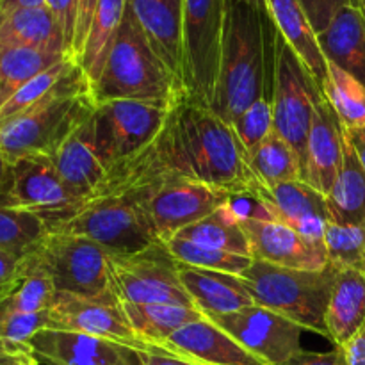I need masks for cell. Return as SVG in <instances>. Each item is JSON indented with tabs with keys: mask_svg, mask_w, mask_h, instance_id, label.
<instances>
[{
	"mask_svg": "<svg viewBox=\"0 0 365 365\" xmlns=\"http://www.w3.org/2000/svg\"><path fill=\"white\" fill-rule=\"evenodd\" d=\"M324 248L328 264L339 267H353L365 273V221L356 225H339L328 221L324 228Z\"/></svg>",
	"mask_w": 365,
	"mask_h": 365,
	"instance_id": "37",
	"label": "cell"
},
{
	"mask_svg": "<svg viewBox=\"0 0 365 365\" xmlns=\"http://www.w3.org/2000/svg\"><path fill=\"white\" fill-rule=\"evenodd\" d=\"M364 14H365V13H364Z\"/></svg>",
	"mask_w": 365,
	"mask_h": 365,
	"instance_id": "54",
	"label": "cell"
},
{
	"mask_svg": "<svg viewBox=\"0 0 365 365\" xmlns=\"http://www.w3.org/2000/svg\"><path fill=\"white\" fill-rule=\"evenodd\" d=\"M228 0H184L182 78L185 98L209 107L216 91Z\"/></svg>",
	"mask_w": 365,
	"mask_h": 365,
	"instance_id": "7",
	"label": "cell"
},
{
	"mask_svg": "<svg viewBox=\"0 0 365 365\" xmlns=\"http://www.w3.org/2000/svg\"><path fill=\"white\" fill-rule=\"evenodd\" d=\"M274 25L267 11L228 0L220 75L210 109L228 125L253 102L271 95Z\"/></svg>",
	"mask_w": 365,
	"mask_h": 365,
	"instance_id": "3",
	"label": "cell"
},
{
	"mask_svg": "<svg viewBox=\"0 0 365 365\" xmlns=\"http://www.w3.org/2000/svg\"><path fill=\"white\" fill-rule=\"evenodd\" d=\"M25 257L50 278L56 292L100 296L110 291L109 252L91 239L48 232Z\"/></svg>",
	"mask_w": 365,
	"mask_h": 365,
	"instance_id": "9",
	"label": "cell"
},
{
	"mask_svg": "<svg viewBox=\"0 0 365 365\" xmlns=\"http://www.w3.org/2000/svg\"><path fill=\"white\" fill-rule=\"evenodd\" d=\"M96 4H98V0H77V21H75V38L73 48H71V59L75 63H78V59L82 56V50H84Z\"/></svg>",
	"mask_w": 365,
	"mask_h": 365,
	"instance_id": "42",
	"label": "cell"
},
{
	"mask_svg": "<svg viewBox=\"0 0 365 365\" xmlns=\"http://www.w3.org/2000/svg\"><path fill=\"white\" fill-rule=\"evenodd\" d=\"M241 225L253 260L302 271H321L328 266L324 245L310 241L282 221L264 214H241Z\"/></svg>",
	"mask_w": 365,
	"mask_h": 365,
	"instance_id": "15",
	"label": "cell"
},
{
	"mask_svg": "<svg viewBox=\"0 0 365 365\" xmlns=\"http://www.w3.org/2000/svg\"><path fill=\"white\" fill-rule=\"evenodd\" d=\"M323 96L346 130L365 128V84L359 78L337 64L328 63Z\"/></svg>",
	"mask_w": 365,
	"mask_h": 365,
	"instance_id": "34",
	"label": "cell"
},
{
	"mask_svg": "<svg viewBox=\"0 0 365 365\" xmlns=\"http://www.w3.org/2000/svg\"><path fill=\"white\" fill-rule=\"evenodd\" d=\"M16 365H39V362H38V359H36V356H31V359L24 360V362H20Z\"/></svg>",
	"mask_w": 365,
	"mask_h": 365,
	"instance_id": "51",
	"label": "cell"
},
{
	"mask_svg": "<svg viewBox=\"0 0 365 365\" xmlns=\"http://www.w3.org/2000/svg\"><path fill=\"white\" fill-rule=\"evenodd\" d=\"M344 127L324 96L314 106V118L307 139L303 180L323 196L330 195L344 159Z\"/></svg>",
	"mask_w": 365,
	"mask_h": 365,
	"instance_id": "21",
	"label": "cell"
},
{
	"mask_svg": "<svg viewBox=\"0 0 365 365\" xmlns=\"http://www.w3.org/2000/svg\"><path fill=\"white\" fill-rule=\"evenodd\" d=\"M173 107L171 103L150 100H113L100 103L98 113L109 134L114 163L148 145L164 128Z\"/></svg>",
	"mask_w": 365,
	"mask_h": 365,
	"instance_id": "18",
	"label": "cell"
},
{
	"mask_svg": "<svg viewBox=\"0 0 365 365\" xmlns=\"http://www.w3.org/2000/svg\"><path fill=\"white\" fill-rule=\"evenodd\" d=\"M266 9L278 34L299 57L319 91L323 93L328 77V61L303 7L298 0H266Z\"/></svg>",
	"mask_w": 365,
	"mask_h": 365,
	"instance_id": "24",
	"label": "cell"
},
{
	"mask_svg": "<svg viewBox=\"0 0 365 365\" xmlns=\"http://www.w3.org/2000/svg\"><path fill=\"white\" fill-rule=\"evenodd\" d=\"M359 2H360V9H362L365 13V0H359Z\"/></svg>",
	"mask_w": 365,
	"mask_h": 365,
	"instance_id": "52",
	"label": "cell"
},
{
	"mask_svg": "<svg viewBox=\"0 0 365 365\" xmlns=\"http://www.w3.org/2000/svg\"><path fill=\"white\" fill-rule=\"evenodd\" d=\"M157 351L200 365H266L209 317L178 328Z\"/></svg>",
	"mask_w": 365,
	"mask_h": 365,
	"instance_id": "20",
	"label": "cell"
},
{
	"mask_svg": "<svg viewBox=\"0 0 365 365\" xmlns=\"http://www.w3.org/2000/svg\"><path fill=\"white\" fill-rule=\"evenodd\" d=\"M248 163L257 180L266 189H273L285 182L303 180L298 155L291 145L274 130L252 152H248Z\"/></svg>",
	"mask_w": 365,
	"mask_h": 365,
	"instance_id": "33",
	"label": "cell"
},
{
	"mask_svg": "<svg viewBox=\"0 0 365 365\" xmlns=\"http://www.w3.org/2000/svg\"><path fill=\"white\" fill-rule=\"evenodd\" d=\"M46 7L53 13L56 20L63 29L64 41H66L68 56L71 57L75 38V21H77V0H46Z\"/></svg>",
	"mask_w": 365,
	"mask_h": 365,
	"instance_id": "41",
	"label": "cell"
},
{
	"mask_svg": "<svg viewBox=\"0 0 365 365\" xmlns=\"http://www.w3.org/2000/svg\"><path fill=\"white\" fill-rule=\"evenodd\" d=\"M346 138H348L349 145L355 150L356 157H359L360 164H362L365 171V128H356V130H346Z\"/></svg>",
	"mask_w": 365,
	"mask_h": 365,
	"instance_id": "47",
	"label": "cell"
},
{
	"mask_svg": "<svg viewBox=\"0 0 365 365\" xmlns=\"http://www.w3.org/2000/svg\"><path fill=\"white\" fill-rule=\"evenodd\" d=\"M232 128L237 134L239 141L246 152H252L257 145L264 141L273 132V107L271 95H264L253 102L248 109L241 113L232 123Z\"/></svg>",
	"mask_w": 365,
	"mask_h": 365,
	"instance_id": "39",
	"label": "cell"
},
{
	"mask_svg": "<svg viewBox=\"0 0 365 365\" xmlns=\"http://www.w3.org/2000/svg\"><path fill=\"white\" fill-rule=\"evenodd\" d=\"M50 159L56 164L64 184L78 200L88 196L100 184L109 171L110 163L98 138L96 109L64 139Z\"/></svg>",
	"mask_w": 365,
	"mask_h": 365,
	"instance_id": "19",
	"label": "cell"
},
{
	"mask_svg": "<svg viewBox=\"0 0 365 365\" xmlns=\"http://www.w3.org/2000/svg\"><path fill=\"white\" fill-rule=\"evenodd\" d=\"M337 349L344 365H365V323Z\"/></svg>",
	"mask_w": 365,
	"mask_h": 365,
	"instance_id": "43",
	"label": "cell"
},
{
	"mask_svg": "<svg viewBox=\"0 0 365 365\" xmlns=\"http://www.w3.org/2000/svg\"><path fill=\"white\" fill-rule=\"evenodd\" d=\"M312 24L316 34H321L331 24L339 11L346 6L360 7L359 0H298Z\"/></svg>",
	"mask_w": 365,
	"mask_h": 365,
	"instance_id": "40",
	"label": "cell"
},
{
	"mask_svg": "<svg viewBox=\"0 0 365 365\" xmlns=\"http://www.w3.org/2000/svg\"><path fill=\"white\" fill-rule=\"evenodd\" d=\"M2 2H4V0H0V7H2Z\"/></svg>",
	"mask_w": 365,
	"mask_h": 365,
	"instance_id": "53",
	"label": "cell"
},
{
	"mask_svg": "<svg viewBox=\"0 0 365 365\" xmlns=\"http://www.w3.org/2000/svg\"><path fill=\"white\" fill-rule=\"evenodd\" d=\"M178 278L196 309L207 317L232 314L255 305L245 280L237 274L200 269L178 262Z\"/></svg>",
	"mask_w": 365,
	"mask_h": 365,
	"instance_id": "23",
	"label": "cell"
},
{
	"mask_svg": "<svg viewBox=\"0 0 365 365\" xmlns=\"http://www.w3.org/2000/svg\"><path fill=\"white\" fill-rule=\"evenodd\" d=\"M27 344L38 362L48 365H145V351L77 331L45 328Z\"/></svg>",
	"mask_w": 365,
	"mask_h": 365,
	"instance_id": "16",
	"label": "cell"
},
{
	"mask_svg": "<svg viewBox=\"0 0 365 365\" xmlns=\"http://www.w3.org/2000/svg\"><path fill=\"white\" fill-rule=\"evenodd\" d=\"M91 88L96 106L113 100H150L177 106L185 98L184 84L153 52L128 4L102 73Z\"/></svg>",
	"mask_w": 365,
	"mask_h": 365,
	"instance_id": "5",
	"label": "cell"
},
{
	"mask_svg": "<svg viewBox=\"0 0 365 365\" xmlns=\"http://www.w3.org/2000/svg\"><path fill=\"white\" fill-rule=\"evenodd\" d=\"M125 11H127V0H98L96 4L88 39L77 63L89 78L91 86L102 73V68L113 48L118 31L123 24Z\"/></svg>",
	"mask_w": 365,
	"mask_h": 365,
	"instance_id": "31",
	"label": "cell"
},
{
	"mask_svg": "<svg viewBox=\"0 0 365 365\" xmlns=\"http://www.w3.org/2000/svg\"><path fill=\"white\" fill-rule=\"evenodd\" d=\"M164 242H166L171 255L177 259V262L191 267H200V269L221 271V273L241 277L253 262L252 257L235 255V253L209 248V246L185 241V239L180 237H171Z\"/></svg>",
	"mask_w": 365,
	"mask_h": 365,
	"instance_id": "36",
	"label": "cell"
},
{
	"mask_svg": "<svg viewBox=\"0 0 365 365\" xmlns=\"http://www.w3.org/2000/svg\"><path fill=\"white\" fill-rule=\"evenodd\" d=\"M21 259L9 252L0 250V296L6 294L14 282L20 278Z\"/></svg>",
	"mask_w": 365,
	"mask_h": 365,
	"instance_id": "44",
	"label": "cell"
},
{
	"mask_svg": "<svg viewBox=\"0 0 365 365\" xmlns=\"http://www.w3.org/2000/svg\"><path fill=\"white\" fill-rule=\"evenodd\" d=\"M328 339L335 348L344 344L365 323V273L353 267H342L335 277L328 302Z\"/></svg>",
	"mask_w": 365,
	"mask_h": 365,
	"instance_id": "26",
	"label": "cell"
},
{
	"mask_svg": "<svg viewBox=\"0 0 365 365\" xmlns=\"http://www.w3.org/2000/svg\"><path fill=\"white\" fill-rule=\"evenodd\" d=\"M248 200L257 203L264 216L282 221L310 241L324 245V228L330 221L327 196L305 180L285 182L273 189L259 184Z\"/></svg>",
	"mask_w": 365,
	"mask_h": 365,
	"instance_id": "17",
	"label": "cell"
},
{
	"mask_svg": "<svg viewBox=\"0 0 365 365\" xmlns=\"http://www.w3.org/2000/svg\"><path fill=\"white\" fill-rule=\"evenodd\" d=\"M78 198L70 191L50 157L34 155L7 163L0 185V207L36 214L46 228L71 214Z\"/></svg>",
	"mask_w": 365,
	"mask_h": 365,
	"instance_id": "11",
	"label": "cell"
},
{
	"mask_svg": "<svg viewBox=\"0 0 365 365\" xmlns=\"http://www.w3.org/2000/svg\"><path fill=\"white\" fill-rule=\"evenodd\" d=\"M173 163L178 175L248 198L260 184L248 163V152L232 125L212 109L184 98L170 114Z\"/></svg>",
	"mask_w": 365,
	"mask_h": 365,
	"instance_id": "2",
	"label": "cell"
},
{
	"mask_svg": "<svg viewBox=\"0 0 365 365\" xmlns=\"http://www.w3.org/2000/svg\"><path fill=\"white\" fill-rule=\"evenodd\" d=\"M241 2L252 4V6L259 7V9H262V11H267V9H266V0H241Z\"/></svg>",
	"mask_w": 365,
	"mask_h": 365,
	"instance_id": "49",
	"label": "cell"
},
{
	"mask_svg": "<svg viewBox=\"0 0 365 365\" xmlns=\"http://www.w3.org/2000/svg\"><path fill=\"white\" fill-rule=\"evenodd\" d=\"M327 205L334 223L356 225L365 221V171L348 138L344 139L342 168L327 196Z\"/></svg>",
	"mask_w": 365,
	"mask_h": 365,
	"instance_id": "29",
	"label": "cell"
},
{
	"mask_svg": "<svg viewBox=\"0 0 365 365\" xmlns=\"http://www.w3.org/2000/svg\"><path fill=\"white\" fill-rule=\"evenodd\" d=\"M317 41L328 63L337 64L365 84V14L360 7H342L317 34Z\"/></svg>",
	"mask_w": 365,
	"mask_h": 365,
	"instance_id": "25",
	"label": "cell"
},
{
	"mask_svg": "<svg viewBox=\"0 0 365 365\" xmlns=\"http://www.w3.org/2000/svg\"><path fill=\"white\" fill-rule=\"evenodd\" d=\"M284 365H344V360H342L341 351L335 348L334 351L328 353L302 351Z\"/></svg>",
	"mask_w": 365,
	"mask_h": 365,
	"instance_id": "45",
	"label": "cell"
},
{
	"mask_svg": "<svg viewBox=\"0 0 365 365\" xmlns=\"http://www.w3.org/2000/svg\"><path fill=\"white\" fill-rule=\"evenodd\" d=\"M95 109L91 82L77 64L46 98L0 123V152L6 163L21 157H52Z\"/></svg>",
	"mask_w": 365,
	"mask_h": 365,
	"instance_id": "4",
	"label": "cell"
},
{
	"mask_svg": "<svg viewBox=\"0 0 365 365\" xmlns=\"http://www.w3.org/2000/svg\"><path fill=\"white\" fill-rule=\"evenodd\" d=\"M323 96L299 57L274 29L271 107L273 130L291 145L299 163H305L307 139L314 118V106Z\"/></svg>",
	"mask_w": 365,
	"mask_h": 365,
	"instance_id": "8",
	"label": "cell"
},
{
	"mask_svg": "<svg viewBox=\"0 0 365 365\" xmlns=\"http://www.w3.org/2000/svg\"><path fill=\"white\" fill-rule=\"evenodd\" d=\"M77 66L71 57H66L61 63L53 64L52 68L45 70L43 73L36 75L32 81H29L27 84L21 86L2 107H0V123L9 118L18 116V114L25 113L27 109H31L32 106H36L38 102H41L43 98L50 95L52 91H56L57 86L64 81L68 73H70L73 68Z\"/></svg>",
	"mask_w": 365,
	"mask_h": 365,
	"instance_id": "38",
	"label": "cell"
},
{
	"mask_svg": "<svg viewBox=\"0 0 365 365\" xmlns=\"http://www.w3.org/2000/svg\"><path fill=\"white\" fill-rule=\"evenodd\" d=\"M6 168H7V163H6V159H4L2 152H0V185H2L4 173H6Z\"/></svg>",
	"mask_w": 365,
	"mask_h": 365,
	"instance_id": "50",
	"label": "cell"
},
{
	"mask_svg": "<svg viewBox=\"0 0 365 365\" xmlns=\"http://www.w3.org/2000/svg\"><path fill=\"white\" fill-rule=\"evenodd\" d=\"M173 163L170 118L163 130L146 146L118 160L100 184L78 200L75 209L48 232L91 239L109 253L127 255L160 241L150 220L148 203L171 175Z\"/></svg>",
	"mask_w": 365,
	"mask_h": 365,
	"instance_id": "1",
	"label": "cell"
},
{
	"mask_svg": "<svg viewBox=\"0 0 365 365\" xmlns=\"http://www.w3.org/2000/svg\"><path fill=\"white\" fill-rule=\"evenodd\" d=\"M145 365H200L189 360L178 359V356L168 355V353L159 351H145Z\"/></svg>",
	"mask_w": 365,
	"mask_h": 365,
	"instance_id": "46",
	"label": "cell"
},
{
	"mask_svg": "<svg viewBox=\"0 0 365 365\" xmlns=\"http://www.w3.org/2000/svg\"><path fill=\"white\" fill-rule=\"evenodd\" d=\"M70 57L64 52L32 46H0V107L36 75Z\"/></svg>",
	"mask_w": 365,
	"mask_h": 365,
	"instance_id": "32",
	"label": "cell"
},
{
	"mask_svg": "<svg viewBox=\"0 0 365 365\" xmlns=\"http://www.w3.org/2000/svg\"><path fill=\"white\" fill-rule=\"evenodd\" d=\"M0 46H32L68 53L63 29L46 6L0 13Z\"/></svg>",
	"mask_w": 365,
	"mask_h": 365,
	"instance_id": "27",
	"label": "cell"
},
{
	"mask_svg": "<svg viewBox=\"0 0 365 365\" xmlns=\"http://www.w3.org/2000/svg\"><path fill=\"white\" fill-rule=\"evenodd\" d=\"M339 267L328 264L321 271L287 269L253 260L241 274L255 305L294 321L303 330L328 337L327 309Z\"/></svg>",
	"mask_w": 365,
	"mask_h": 365,
	"instance_id": "6",
	"label": "cell"
},
{
	"mask_svg": "<svg viewBox=\"0 0 365 365\" xmlns=\"http://www.w3.org/2000/svg\"><path fill=\"white\" fill-rule=\"evenodd\" d=\"M175 237L198 242V245L209 246V248L223 250V252L235 253V255L252 257L250 239L242 228L241 214L234 207V202L220 207L210 216L185 227Z\"/></svg>",
	"mask_w": 365,
	"mask_h": 365,
	"instance_id": "30",
	"label": "cell"
},
{
	"mask_svg": "<svg viewBox=\"0 0 365 365\" xmlns=\"http://www.w3.org/2000/svg\"><path fill=\"white\" fill-rule=\"evenodd\" d=\"M38 6H46V0H4L2 7H0V13H6V11L18 9V7H38Z\"/></svg>",
	"mask_w": 365,
	"mask_h": 365,
	"instance_id": "48",
	"label": "cell"
},
{
	"mask_svg": "<svg viewBox=\"0 0 365 365\" xmlns=\"http://www.w3.org/2000/svg\"><path fill=\"white\" fill-rule=\"evenodd\" d=\"M123 310L135 334L150 346V351H157L178 328L207 317L195 307L168 303H123Z\"/></svg>",
	"mask_w": 365,
	"mask_h": 365,
	"instance_id": "28",
	"label": "cell"
},
{
	"mask_svg": "<svg viewBox=\"0 0 365 365\" xmlns=\"http://www.w3.org/2000/svg\"><path fill=\"white\" fill-rule=\"evenodd\" d=\"M48 328L77 331L150 351V346L132 328L123 303L110 291L100 296L56 292L48 309Z\"/></svg>",
	"mask_w": 365,
	"mask_h": 365,
	"instance_id": "12",
	"label": "cell"
},
{
	"mask_svg": "<svg viewBox=\"0 0 365 365\" xmlns=\"http://www.w3.org/2000/svg\"><path fill=\"white\" fill-rule=\"evenodd\" d=\"M234 200L225 189L175 173L152 196L148 212L160 241H168Z\"/></svg>",
	"mask_w": 365,
	"mask_h": 365,
	"instance_id": "14",
	"label": "cell"
},
{
	"mask_svg": "<svg viewBox=\"0 0 365 365\" xmlns=\"http://www.w3.org/2000/svg\"><path fill=\"white\" fill-rule=\"evenodd\" d=\"M48 234L39 216L25 210L0 207V250L24 259Z\"/></svg>",
	"mask_w": 365,
	"mask_h": 365,
	"instance_id": "35",
	"label": "cell"
},
{
	"mask_svg": "<svg viewBox=\"0 0 365 365\" xmlns=\"http://www.w3.org/2000/svg\"><path fill=\"white\" fill-rule=\"evenodd\" d=\"M110 292L123 303H168L195 307V302L178 278V262L166 242L153 245L135 253H109Z\"/></svg>",
	"mask_w": 365,
	"mask_h": 365,
	"instance_id": "10",
	"label": "cell"
},
{
	"mask_svg": "<svg viewBox=\"0 0 365 365\" xmlns=\"http://www.w3.org/2000/svg\"><path fill=\"white\" fill-rule=\"evenodd\" d=\"M209 319L266 365H284L303 351V328L264 307L253 305Z\"/></svg>",
	"mask_w": 365,
	"mask_h": 365,
	"instance_id": "13",
	"label": "cell"
},
{
	"mask_svg": "<svg viewBox=\"0 0 365 365\" xmlns=\"http://www.w3.org/2000/svg\"><path fill=\"white\" fill-rule=\"evenodd\" d=\"M127 4L141 25L153 52L184 84L182 78L184 0H127Z\"/></svg>",
	"mask_w": 365,
	"mask_h": 365,
	"instance_id": "22",
	"label": "cell"
}]
</instances>
